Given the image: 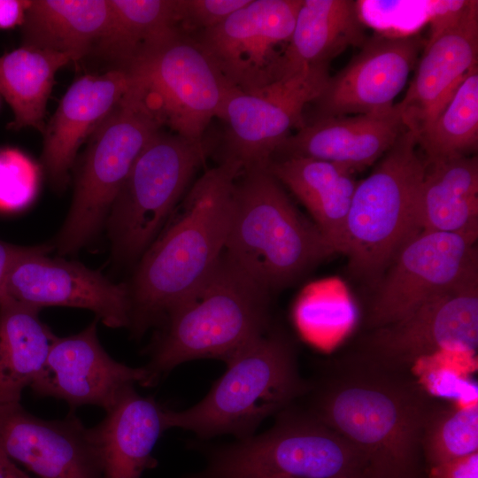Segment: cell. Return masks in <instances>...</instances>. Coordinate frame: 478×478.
I'll return each instance as SVG.
<instances>
[{"label":"cell","mask_w":478,"mask_h":478,"mask_svg":"<svg viewBox=\"0 0 478 478\" xmlns=\"http://www.w3.org/2000/svg\"><path fill=\"white\" fill-rule=\"evenodd\" d=\"M310 383L307 411L364 455L373 478H427L421 432L436 398L412 371L344 353Z\"/></svg>","instance_id":"cell-1"},{"label":"cell","mask_w":478,"mask_h":478,"mask_svg":"<svg viewBox=\"0 0 478 478\" xmlns=\"http://www.w3.org/2000/svg\"><path fill=\"white\" fill-rule=\"evenodd\" d=\"M243 170L224 158L195 181L141 256L127 285L135 335L168 313L216 267L225 250L233 191Z\"/></svg>","instance_id":"cell-2"},{"label":"cell","mask_w":478,"mask_h":478,"mask_svg":"<svg viewBox=\"0 0 478 478\" xmlns=\"http://www.w3.org/2000/svg\"><path fill=\"white\" fill-rule=\"evenodd\" d=\"M224 252L270 292L335 253L267 166L243 169L237 177Z\"/></svg>","instance_id":"cell-3"},{"label":"cell","mask_w":478,"mask_h":478,"mask_svg":"<svg viewBox=\"0 0 478 478\" xmlns=\"http://www.w3.org/2000/svg\"><path fill=\"white\" fill-rule=\"evenodd\" d=\"M269 295L223 252L211 274L166 317L145 366L153 384L187 361L228 362L268 330Z\"/></svg>","instance_id":"cell-4"},{"label":"cell","mask_w":478,"mask_h":478,"mask_svg":"<svg viewBox=\"0 0 478 478\" xmlns=\"http://www.w3.org/2000/svg\"><path fill=\"white\" fill-rule=\"evenodd\" d=\"M227 365L201 401L182 411L164 409L166 430L178 428L202 438L228 434L244 439L310 389V382L298 372L292 343L281 332L266 331Z\"/></svg>","instance_id":"cell-5"},{"label":"cell","mask_w":478,"mask_h":478,"mask_svg":"<svg viewBox=\"0 0 478 478\" xmlns=\"http://www.w3.org/2000/svg\"><path fill=\"white\" fill-rule=\"evenodd\" d=\"M405 130L372 173L358 181L345 225L347 269L373 287L420 231L419 194L426 163Z\"/></svg>","instance_id":"cell-6"},{"label":"cell","mask_w":478,"mask_h":478,"mask_svg":"<svg viewBox=\"0 0 478 478\" xmlns=\"http://www.w3.org/2000/svg\"><path fill=\"white\" fill-rule=\"evenodd\" d=\"M369 475L364 455L307 410L279 412L267 431L212 454L189 478H359Z\"/></svg>","instance_id":"cell-7"},{"label":"cell","mask_w":478,"mask_h":478,"mask_svg":"<svg viewBox=\"0 0 478 478\" xmlns=\"http://www.w3.org/2000/svg\"><path fill=\"white\" fill-rule=\"evenodd\" d=\"M212 143L159 129L134 162L107 216L114 258L132 261L144 253L183 197Z\"/></svg>","instance_id":"cell-8"},{"label":"cell","mask_w":478,"mask_h":478,"mask_svg":"<svg viewBox=\"0 0 478 478\" xmlns=\"http://www.w3.org/2000/svg\"><path fill=\"white\" fill-rule=\"evenodd\" d=\"M161 128L130 85L91 135L79 163L72 204L53 243L59 254L75 253L96 235L136 158Z\"/></svg>","instance_id":"cell-9"},{"label":"cell","mask_w":478,"mask_h":478,"mask_svg":"<svg viewBox=\"0 0 478 478\" xmlns=\"http://www.w3.org/2000/svg\"><path fill=\"white\" fill-rule=\"evenodd\" d=\"M160 126L190 140L204 139L230 87L197 44L173 30L125 70Z\"/></svg>","instance_id":"cell-10"},{"label":"cell","mask_w":478,"mask_h":478,"mask_svg":"<svg viewBox=\"0 0 478 478\" xmlns=\"http://www.w3.org/2000/svg\"><path fill=\"white\" fill-rule=\"evenodd\" d=\"M477 238L478 233L421 230L372 287L364 311L365 329L399 320L478 275Z\"/></svg>","instance_id":"cell-11"},{"label":"cell","mask_w":478,"mask_h":478,"mask_svg":"<svg viewBox=\"0 0 478 478\" xmlns=\"http://www.w3.org/2000/svg\"><path fill=\"white\" fill-rule=\"evenodd\" d=\"M478 346V275L405 318L366 330L346 354L386 368L412 371L442 352L474 353Z\"/></svg>","instance_id":"cell-12"},{"label":"cell","mask_w":478,"mask_h":478,"mask_svg":"<svg viewBox=\"0 0 478 478\" xmlns=\"http://www.w3.org/2000/svg\"><path fill=\"white\" fill-rule=\"evenodd\" d=\"M301 4L251 0L220 24L188 37L230 87L256 93L281 79L282 55Z\"/></svg>","instance_id":"cell-13"},{"label":"cell","mask_w":478,"mask_h":478,"mask_svg":"<svg viewBox=\"0 0 478 478\" xmlns=\"http://www.w3.org/2000/svg\"><path fill=\"white\" fill-rule=\"evenodd\" d=\"M328 68L305 70L284 77L256 93L232 89L218 118L227 125L225 158L243 169L266 166L292 129L305 124V107L321 93Z\"/></svg>","instance_id":"cell-14"},{"label":"cell","mask_w":478,"mask_h":478,"mask_svg":"<svg viewBox=\"0 0 478 478\" xmlns=\"http://www.w3.org/2000/svg\"><path fill=\"white\" fill-rule=\"evenodd\" d=\"M52 248L25 247L12 264L0 291L38 309L51 305L87 309L109 328H129L127 285L114 283L81 263L51 258L47 253Z\"/></svg>","instance_id":"cell-15"},{"label":"cell","mask_w":478,"mask_h":478,"mask_svg":"<svg viewBox=\"0 0 478 478\" xmlns=\"http://www.w3.org/2000/svg\"><path fill=\"white\" fill-rule=\"evenodd\" d=\"M415 75L396 104L415 137L443 111L470 69L478 64V2L464 1L433 19Z\"/></svg>","instance_id":"cell-16"},{"label":"cell","mask_w":478,"mask_h":478,"mask_svg":"<svg viewBox=\"0 0 478 478\" xmlns=\"http://www.w3.org/2000/svg\"><path fill=\"white\" fill-rule=\"evenodd\" d=\"M97 321L75 335L55 337L29 387L35 395L64 400L72 409L92 405L106 412L135 384L154 385L145 366H127L105 351L97 337Z\"/></svg>","instance_id":"cell-17"},{"label":"cell","mask_w":478,"mask_h":478,"mask_svg":"<svg viewBox=\"0 0 478 478\" xmlns=\"http://www.w3.org/2000/svg\"><path fill=\"white\" fill-rule=\"evenodd\" d=\"M425 42L417 35H376L335 76L312 102V121L391 109L417 64Z\"/></svg>","instance_id":"cell-18"},{"label":"cell","mask_w":478,"mask_h":478,"mask_svg":"<svg viewBox=\"0 0 478 478\" xmlns=\"http://www.w3.org/2000/svg\"><path fill=\"white\" fill-rule=\"evenodd\" d=\"M0 451L39 478H103L94 429L74 414L49 420L0 405Z\"/></svg>","instance_id":"cell-19"},{"label":"cell","mask_w":478,"mask_h":478,"mask_svg":"<svg viewBox=\"0 0 478 478\" xmlns=\"http://www.w3.org/2000/svg\"><path fill=\"white\" fill-rule=\"evenodd\" d=\"M130 85L127 71L111 69L85 74L66 90L43 132L42 164L55 189H66L80 146L117 106Z\"/></svg>","instance_id":"cell-20"},{"label":"cell","mask_w":478,"mask_h":478,"mask_svg":"<svg viewBox=\"0 0 478 478\" xmlns=\"http://www.w3.org/2000/svg\"><path fill=\"white\" fill-rule=\"evenodd\" d=\"M405 130L396 104L382 112L323 118L289 135L274 157L311 158L355 173L382 158Z\"/></svg>","instance_id":"cell-21"},{"label":"cell","mask_w":478,"mask_h":478,"mask_svg":"<svg viewBox=\"0 0 478 478\" xmlns=\"http://www.w3.org/2000/svg\"><path fill=\"white\" fill-rule=\"evenodd\" d=\"M93 427L100 451L103 478H141L155 466L151 453L166 430L164 409L154 400L126 391Z\"/></svg>","instance_id":"cell-22"},{"label":"cell","mask_w":478,"mask_h":478,"mask_svg":"<svg viewBox=\"0 0 478 478\" xmlns=\"http://www.w3.org/2000/svg\"><path fill=\"white\" fill-rule=\"evenodd\" d=\"M267 169L303 204L335 253L345 251V225L358 181L335 164L305 157L272 159Z\"/></svg>","instance_id":"cell-23"},{"label":"cell","mask_w":478,"mask_h":478,"mask_svg":"<svg viewBox=\"0 0 478 478\" xmlns=\"http://www.w3.org/2000/svg\"><path fill=\"white\" fill-rule=\"evenodd\" d=\"M366 41L358 5L352 0H302L283 52L281 79L327 67L350 46Z\"/></svg>","instance_id":"cell-24"},{"label":"cell","mask_w":478,"mask_h":478,"mask_svg":"<svg viewBox=\"0 0 478 478\" xmlns=\"http://www.w3.org/2000/svg\"><path fill=\"white\" fill-rule=\"evenodd\" d=\"M111 19L110 0H33L21 24L22 46L80 60L96 51Z\"/></svg>","instance_id":"cell-25"},{"label":"cell","mask_w":478,"mask_h":478,"mask_svg":"<svg viewBox=\"0 0 478 478\" xmlns=\"http://www.w3.org/2000/svg\"><path fill=\"white\" fill-rule=\"evenodd\" d=\"M419 218L421 230L478 233L476 156L426 163L419 194Z\"/></svg>","instance_id":"cell-26"},{"label":"cell","mask_w":478,"mask_h":478,"mask_svg":"<svg viewBox=\"0 0 478 478\" xmlns=\"http://www.w3.org/2000/svg\"><path fill=\"white\" fill-rule=\"evenodd\" d=\"M40 310L0 291V405L19 403L45 364L56 335Z\"/></svg>","instance_id":"cell-27"},{"label":"cell","mask_w":478,"mask_h":478,"mask_svg":"<svg viewBox=\"0 0 478 478\" xmlns=\"http://www.w3.org/2000/svg\"><path fill=\"white\" fill-rule=\"evenodd\" d=\"M71 61L67 55L27 46L0 58V94L14 115L11 129L34 127L43 134L55 75Z\"/></svg>","instance_id":"cell-28"},{"label":"cell","mask_w":478,"mask_h":478,"mask_svg":"<svg viewBox=\"0 0 478 478\" xmlns=\"http://www.w3.org/2000/svg\"><path fill=\"white\" fill-rule=\"evenodd\" d=\"M108 32L94 54L126 70L148 47L175 29L174 0H110ZM109 69V70H111Z\"/></svg>","instance_id":"cell-29"},{"label":"cell","mask_w":478,"mask_h":478,"mask_svg":"<svg viewBox=\"0 0 478 478\" xmlns=\"http://www.w3.org/2000/svg\"><path fill=\"white\" fill-rule=\"evenodd\" d=\"M426 163L469 156L478 145V65L438 116L416 137Z\"/></svg>","instance_id":"cell-30"},{"label":"cell","mask_w":478,"mask_h":478,"mask_svg":"<svg viewBox=\"0 0 478 478\" xmlns=\"http://www.w3.org/2000/svg\"><path fill=\"white\" fill-rule=\"evenodd\" d=\"M421 450L427 469L478 452V404L435 400L424 420Z\"/></svg>","instance_id":"cell-31"},{"label":"cell","mask_w":478,"mask_h":478,"mask_svg":"<svg viewBox=\"0 0 478 478\" xmlns=\"http://www.w3.org/2000/svg\"><path fill=\"white\" fill-rule=\"evenodd\" d=\"M40 182V169L19 150H0V210L19 211L35 197Z\"/></svg>","instance_id":"cell-32"},{"label":"cell","mask_w":478,"mask_h":478,"mask_svg":"<svg viewBox=\"0 0 478 478\" xmlns=\"http://www.w3.org/2000/svg\"><path fill=\"white\" fill-rule=\"evenodd\" d=\"M251 0H174V27L191 36L210 29Z\"/></svg>","instance_id":"cell-33"},{"label":"cell","mask_w":478,"mask_h":478,"mask_svg":"<svg viewBox=\"0 0 478 478\" xmlns=\"http://www.w3.org/2000/svg\"><path fill=\"white\" fill-rule=\"evenodd\" d=\"M427 478H478V452L429 467Z\"/></svg>","instance_id":"cell-34"},{"label":"cell","mask_w":478,"mask_h":478,"mask_svg":"<svg viewBox=\"0 0 478 478\" xmlns=\"http://www.w3.org/2000/svg\"><path fill=\"white\" fill-rule=\"evenodd\" d=\"M30 1L0 0V28L21 25Z\"/></svg>","instance_id":"cell-35"},{"label":"cell","mask_w":478,"mask_h":478,"mask_svg":"<svg viewBox=\"0 0 478 478\" xmlns=\"http://www.w3.org/2000/svg\"><path fill=\"white\" fill-rule=\"evenodd\" d=\"M24 248V246L10 244L0 240V288L12 264Z\"/></svg>","instance_id":"cell-36"},{"label":"cell","mask_w":478,"mask_h":478,"mask_svg":"<svg viewBox=\"0 0 478 478\" xmlns=\"http://www.w3.org/2000/svg\"><path fill=\"white\" fill-rule=\"evenodd\" d=\"M0 478H32L17 466L16 463L0 451Z\"/></svg>","instance_id":"cell-37"},{"label":"cell","mask_w":478,"mask_h":478,"mask_svg":"<svg viewBox=\"0 0 478 478\" xmlns=\"http://www.w3.org/2000/svg\"><path fill=\"white\" fill-rule=\"evenodd\" d=\"M277 478H289V477H277ZM359 478H373V477L366 475V476H362V477H359Z\"/></svg>","instance_id":"cell-38"}]
</instances>
